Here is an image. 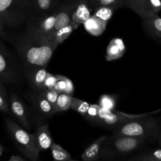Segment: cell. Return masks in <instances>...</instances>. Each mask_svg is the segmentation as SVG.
<instances>
[{"label":"cell","instance_id":"20","mask_svg":"<svg viewBox=\"0 0 161 161\" xmlns=\"http://www.w3.org/2000/svg\"><path fill=\"white\" fill-rule=\"evenodd\" d=\"M55 75L57 80L53 89L58 93H65L72 96L74 91V86L72 81L65 76L62 75Z\"/></svg>","mask_w":161,"mask_h":161},{"label":"cell","instance_id":"7","mask_svg":"<svg viewBox=\"0 0 161 161\" xmlns=\"http://www.w3.org/2000/svg\"><path fill=\"white\" fill-rule=\"evenodd\" d=\"M31 3L32 0H0V21L4 25H10Z\"/></svg>","mask_w":161,"mask_h":161},{"label":"cell","instance_id":"25","mask_svg":"<svg viewBox=\"0 0 161 161\" xmlns=\"http://www.w3.org/2000/svg\"><path fill=\"white\" fill-rule=\"evenodd\" d=\"M52 157L55 161H62L70 159V155L68 152L61 146L53 143L50 147Z\"/></svg>","mask_w":161,"mask_h":161},{"label":"cell","instance_id":"39","mask_svg":"<svg viewBox=\"0 0 161 161\" xmlns=\"http://www.w3.org/2000/svg\"><path fill=\"white\" fill-rule=\"evenodd\" d=\"M159 143H160V146L161 147V131L159 133Z\"/></svg>","mask_w":161,"mask_h":161},{"label":"cell","instance_id":"5","mask_svg":"<svg viewBox=\"0 0 161 161\" xmlns=\"http://www.w3.org/2000/svg\"><path fill=\"white\" fill-rule=\"evenodd\" d=\"M160 110L161 109H157L156 111L149 113L131 114L125 113L115 109L109 110L100 107L98 116L94 121V123H96L97 125H100L110 128H114L115 127L126 122H129L132 120L145 116H152L158 113Z\"/></svg>","mask_w":161,"mask_h":161},{"label":"cell","instance_id":"9","mask_svg":"<svg viewBox=\"0 0 161 161\" xmlns=\"http://www.w3.org/2000/svg\"><path fill=\"white\" fill-rule=\"evenodd\" d=\"M47 66L25 67L26 79L31 88L36 92L44 91L43 82L47 74Z\"/></svg>","mask_w":161,"mask_h":161},{"label":"cell","instance_id":"28","mask_svg":"<svg viewBox=\"0 0 161 161\" xmlns=\"http://www.w3.org/2000/svg\"><path fill=\"white\" fill-rule=\"evenodd\" d=\"M116 104L115 98L113 96L104 94L102 95L99 101V105L100 107L106 109H114Z\"/></svg>","mask_w":161,"mask_h":161},{"label":"cell","instance_id":"35","mask_svg":"<svg viewBox=\"0 0 161 161\" xmlns=\"http://www.w3.org/2000/svg\"><path fill=\"white\" fill-rule=\"evenodd\" d=\"M0 94H1L2 96H3L4 97L7 98L6 90L5 89L4 86L3 85V84L2 83V82L1 80H0Z\"/></svg>","mask_w":161,"mask_h":161},{"label":"cell","instance_id":"33","mask_svg":"<svg viewBox=\"0 0 161 161\" xmlns=\"http://www.w3.org/2000/svg\"><path fill=\"white\" fill-rule=\"evenodd\" d=\"M149 157L153 161H161V148H157L148 154Z\"/></svg>","mask_w":161,"mask_h":161},{"label":"cell","instance_id":"36","mask_svg":"<svg viewBox=\"0 0 161 161\" xmlns=\"http://www.w3.org/2000/svg\"><path fill=\"white\" fill-rule=\"evenodd\" d=\"M8 161H26V160L19 156L13 155Z\"/></svg>","mask_w":161,"mask_h":161},{"label":"cell","instance_id":"24","mask_svg":"<svg viewBox=\"0 0 161 161\" xmlns=\"http://www.w3.org/2000/svg\"><path fill=\"white\" fill-rule=\"evenodd\" d=\"M72 97V96L65 93H59L55 104L56 112L64 111L70 109Z\"/></svg>","mask_w":161,"mask_h":161},{"label":"cell","instance_id":"42","mask_svg":"<svg viewBox=\"0 0 161 161\" xmlns=\"http://www.w3.org/2000/svg\"><path fill=\"white\" fill-rule=\"evenodd\" d=\"M66 2H70V1H74V0H64Z\"/></svg>","mask_w":161,"mask_h":161},{"label":"cell","instance_id":"12","mask_svg":"<svg viewBox=\"0 0 161 161\" xmlns=\"http://www.w3.org/2000/svg\"><path fill=\"white\" fill-rule=\"evenodd\" d=\"M34 143L40 151H44L50 148L53 139L48 129V125H43L39 126L36 130L32 133Z\"/></svg>","mask_w":161,"mask_h":161},{"label":"cell","instance_id":"23","mask_svg":"<svg viewBox=\"0 0 161 161\" xmlns=\"http://www.w3.org/2000/svg\"><path fill=\"white\" fill-rule=\"evenodd\" d=\"M58 0H32L35 8L43 13H50L57 8Z\"/></svg>","mask_w":161,"mask_h":161},{"label":"cell","instance_id":"34","mask_svg":"<svg viewBox=\"0 0 161 161\" xmlns=\"http://www.w3.org/2000/svg\"><path fill=\"white\" fill-rule=\"evenodd\" d=\"M131 161H153L148 155H141L135 157L131 159Z\"/></svg>","mask_w":161,"mask_h":161},{"label":"cell","instance_id":"6","mask_svg":"<svg viewBox=\"0 0 161 161\" xmlns=\"http://www.w3.org/2000/svg\"><path fill=\"white\" fill-rule=\"evenodd\" d=\"M56 9L43 15L38 19L33 20L30 26V33L33 40L45 42L55 38Z\"/></svg>","mask_w":161,"mask_h":161},{"label":"cell","instance_id":"17","mask_svg":"<svg viewBox=\"0 0 161 161\" xmlns=\"http://www.w3.org/2000/svg\"><path fill=\"white\" fill-rule=\"evenodd\" d=\"M106 24L107 23L92 14L83 23V25L87 32L91 35L97 36L104 33Z\"/></svg>","mask_w":161,"mask_h":161},{"label":"cell","instance_id":"14","mask_svg":"<svg viewBox=\"0 0 161 161\" xmlns=\"http://www.w3.org/2000/svg\"><path fill=\"white\" fill-rule=\"evenodd\" d=\"M126 47L121 38H114L108 44L106 48V59L113 61L121 58L125 53Z\"/></svg>","mask_w":161,"mask_h":161},{"label":"cell","instance_id":"44","mask_svg":"<svg viewBox=\"0 0 161 161\" xmlns=\"http://www.w3.org/2000/svg\"><path fill=\"white\" fill-rule=\"evenodd\" d=\"M160 42H161V40H160Z\"/></svg>","mask_w":161,"mask_h":161},{"label":"cell","instance_id":"43","mask_svg":"<svg viewBox=\"0 0 161 161\" xmlns=\"http://www.w3.org/2000/svg\"><path fill=\"white\" fill-rule=\"evenodd\" d=\"M92 1H94V0H89V3H91V2H92Z\"/></svg>","mask_w":161,"mask_h":161},{"label":"cell","instance_id":"1","mask_svg":"<svg viewBox=\"0 0 161 161\" xmlns=\"http://www.w3.org/2000/svg\"><path fill=\"white\" fill-rule=\"evenodd\" d=\"M145 142V140L140 137L112 134L101 145L99 160H111L130 155L141 148Z\"/></svg>","mask_w":161,"mask_h":161},{"label":"cell","instance_id":"19","mask_svg":"<svg viewBox=\"0 0 161 161\" xmlns=\"http://www.w3.org/2000/svg\"><path fill=\"white\" fill-rule=\"evenodd\" d=\"M0 78L8 84H16L14 72L9 65L8 61L3 54L0 52Z\"/></svg>","mask_w":161,"mask_h":161},{"label":"cell","instance_id":"22","mask_svg":"<svg viewBox=\"0 0 161 161\" xmlns=\"http://www.w3.org/2000/svg\"><path fill=\"white\" fill-rule=\"evenodd\" d=\"M79 27L78 25L71 21L67 25L61 28L55 34V40L58 45L62 43L65 39H67L73 31Z\"/></svg>","mask_w":161,"mask_h":161},{"label":"cell","instance_id":"16","mask_svg":"<svg viewBox=\"0 0 161 161\" xmlns=\"http://www.w3.org/2000/svg\"><path fill=\"white\" fill-rule=\"evenodd\" d=\"M31 102L35 108L44 116H50L57 113L53 106L38 92L33 95Z\"/></svg>","mask_w":161,"mask_h":161},{"label":"cell","instance_id":"27","mask_svg":"<svg viewBox=\"0 0 161 161\" xmlns=\"http://www.w3.org/2000/svg\"><path fill=\"white\" fill-rule=\"evenodd\" d=\"M89 105L90 104L89 103L72 96L70 109L78 112L84 116L86 114Z\"/></svg>","mask_w":161,"mask_h":161},{"label":"cell","instance_id":"11","mask_svg":"<svg viewBox=\"0 0 161 161\" xmlns=\"http://www.w3.org/2000/svg\"><path fill=\"white\" fill-rule=\"evenodd\" d=\"M9 110L17 121L26 130H30L28 112L23 101L16 94H13L10 97Z\"/></svg>","mask_w":161,"mask_h":161},{"label":"cell","instance_id":"13","mask_svg":"<svg viewBox=\"0 0 161 161\" xmlns=\"http://www.w3.org/2000/svg\"><path fill=\"white\" fill-rule=\"evenodd\" d=\"M143 20L145 31L150 36L161 40V18L158 14L149 16Z\"/></svg>","mask_w":161,"mask_h":161},{"label":"cell","instance_id":"26","mask_svg":"<svg viewBox=\"0 0 161 161\" xmlns=\"http://www.w3.org/2000/svg\"><path fill=\"white\" fill-rule=\"evenodd\" d=\"M115 10V9L112 8L102 6L95 9L93 15L103 20V21L108 23L112 17Z\"/></svg>","mask_w":161,"mask_h":161},{"label":"cell","instance_id":"30","mask_svg":"<svg viewBox=\"0 0 161 161\" xmlns=\"http://www.w3.org/2000/svg\"><path fill=\"white\" fill-rule=\"evenodd\" d=\"M99 108V104H90L84 117L88 121L94 123L98 116Z\"/></svg>","mask_w":161,"mask_h":161},{"label":"cell","instance_id":"4","mask_svg":"<svg viewBox=\"0 0 161 161\" xmlns=\"http://www.w3.org/2000/svg\"><path fill=\"white\" fill-rule=\"evenodd\" d=\"M7 130L21 152L32 161H36L40 151L36 147L32 133H29L18 123L9 118H6Z\"/></svg>","mask_w":161,"mask_h":161},{"label":"cell","instance_id":"29","mask_svg":"<svg viewBox=\"0 0 161 161\" xmlns=\"http://www.w3.org/2000/svg\"><path fill=\"white\" fill-rule=\"evenodd\" d=\"M38 93L45 98L55 108V104L59 94L57 91L54 89H46Z\"/></svg>","mask_w":161,"mask_h":161},{"label":"cell","instance_id":"10","mask_svg":"<svg viewBox=\"0 0 161 161\" xmlns=\"http://www.w3.org/2000/svg\"><path fill=\"white\" fill-rule=\"evenodd\" d=\"M78 1L79 0H74L70 2H66L56 8L55 33L61 28L67 25L71 22L72 15L75 10Z\"/></svg>","mask_w":161,"mask_h":161},{"label":"cell","instance_id":"18","mask_svg":"<svg viewBox=\"0 0 161 161\" xmlns=\"http://www.w3.org/2000/svg\"><path fill=\"white\" fill-rule=\"evenodd\" d=\"M107 136L103 135L92 142L83 152L81 157L84 161H94L99 160L101 145Z\"/></svg>","mask_w":161,"mask_h":161},{"label":"cell","instance_id":"31","mask_svg":"<svg viewBox=\"0 0 161 161\" xmlns=\"http://www.w3.org/2000/svg\"><path fill=\"white\" fill-rule=\"evenodd\" d=\"M57 79L55 75L47 72L43 82L44 89H53L56 84Z\"/></svg>","mask_w":161,"mask_h":161},{"label":"cell","instance_id":"2","mask_svg":"<svg viewBox=\"0 0 161 161\" xmlns=\"http://www.w3.org/2000/svg\"><path fill=\"white\" fill-rule=\"evenodd\" d=\"M161 130V123L157 118L145 116L121 124L113 130V134L140 137L154 140L158 137Z\"/></svg>","mask_w":161,"mask_h":161},{"label":"cell","instance_id":"41","mask_svg":"<svg viewBox=\"0 0 161 161\" xmlns=\"http://www.w3.org/2000/svg\"><path fill=\"white\" fill-rule=\"evenodd\" d=\"M110 161H119V160H116V159H114V160H111ZM129 161H131V160H130Z\"/></svg>","mask_w":161,"mask_h":161},{"label":"cell","instance_id":"3","mask_svg":"<svg viewBox=\"0 0 161 161\" xmlns=\"http://www.w3.org/2000/svg\"><path fill=\"white\" fill-rule=\"evenodd\" d=\"M32 40L33 42L25 44L19 50L25 67L47 66L58 43L55 38L45 42Z\"/></svg>","mask_w":161,"mask_h":161},{"label":"cell","instance_id":"37","mask_svg":"<svg viewBox=\"0 0 161 161\" xmlns=\"http://www.w3.org/2000/svg\"><path fill=\"white\" fill-rule=\"evenodd\" d=\"M4 26V25L2 23V22L0 21V37L1 36L2 33H3V32Z\"/></svg>","mask_w":161,"mask_h":161},{"label":"cell","instance_id":"38","mask_svg":"<svg viewBox=\"0 0 161 161\" xmlns=\"http://www.w3.org/2000/svg\"><path fill=\"white\" fill-rule=\"evenodd\" d=\"M3 151H4V148H3V146L1 145H0V157L2 155Z\"/></svg>","mask_w":161,"mask_h":161},{"label":"cell","instance_id":"8","mask_svg":"<svg viewBox=\"0 0 161 161\" xmlns=\"http://www.w3.org/2000/svg\"><path fill=\"white\" fill-rule=\"evenodd\" d=\"M125 6L135 11L142 19L161 11V0H126Z\"/></svg>","mask_w":161,"mask_h":161},{"label":"cell","instance_id":"40","mask_svg":"<svg viewBox=\"0 0 161 161\" xmlns=\"http://www.w3.org/2000/svg\"><path fill=\"white\" fill-rule=\"evenodd\" d=\"M55 161V160H54ZM62 161H77V160H72L71 158L70 159H69V160H62Z\"/></svg>","mask_w":161,"mask_h":161},{"label":"cell","instance_id":"15","mask_svg":"<svg viewBox=\"0 0 161 161\" xmlns=\"http://www.w3.org/2000/svg\"><path fill=\"white\" fill-rule=\"evenodd\" d=\"M91 8L89 0H79L71 21L79 26L83 24L91 16Z\"/></svg>","mask_w":161,"mask_h":161},{"label":"cell","instance_id":"32","mask_svg":"<svg viewBox=\"0 0 161 161\" xmlns=\"http://www.w3.org/2000/svg\"><path fill=\"white\" fill-rule=\"evenodd\" d=\"M0 111L8 113L9 111V104L7 98L0 94Z\"/></svg>","mask_w":161,"mask_h":161},{"label":"cell","instance_id":"21","mask_svg":"<svg viewBox=\"0 0 161 161\" xmlns=\"http://www.w3.org/2000/svg\"><path fill=\"white\" fill-rule=\"evenodd\" d=\"M126 0H94L89 3V5L94 10L97 8L106 6L115 9L116 10L118 8L125 6Z\"/></svg>","mask_w":161,"mask_h":161}]
</instances>
